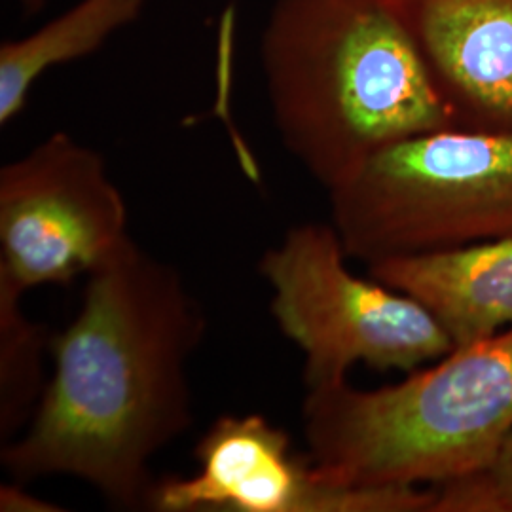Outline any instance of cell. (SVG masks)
<instances>
[{
  "mask_svg": "<svg viewBox=\"0 0 512 512\" xmlns=\"http://www.w3.org/2000/svg\"><path fill=\"white\" fill-rule=\"evenodd\" d=\"M260 67L281 145L327 192L382 148L456 128L397 0H275Z\"/></svg>",
  "mask_w": 512,
  "mask_h": 512,
  "instance_id": "2",
  "label": "cell"
},
{
  "mask_svg": "<svg viewBox=\"0 0 512 512\" xmlns=\"http://www.w3.org/2000/svg\"><path fill=\"white\" fill-rule=\"evenodd\" d=\"M366 270L418 300L456 348L512 327V238L391 258Z\"/></svg>",
  "mask_w": 512,
  "mask_h": 512,
  "instance_id": "9",
  "label": "cell"
},
{
  "mask_svg": "<svg viewBox=\"0 0 512 512\" xmlns=\"http://www.w3.org/2000/svg\"><path fill=\"white\" fill-rule=\"evenodd\" d=\"M348 258L332 224L306 222L258 260L275 325L304 355L306 389L340 384L359 363L408 374L456 348L418 300L353 274Z\"/></svg>",
  "mask_w": 512,
  "mask_h": 512,
  "instance_id": "5",
  "label": "cell"
},
{
  "mask_svg": "<svg viewBox=\"0 0 512 512\" xmlns=\"http://www.w3.org/2000/svg\"><path fill=\"white\" fill-rule=\"evenodd\" d=\"M131 239L105 158L69 133L55 131L0 169V279L21 293L71 285Z\"/></svg>",
  "mask_w": 512,
  "mask_h": 512,
  "instance_id": "6",
  "label": "cell"
},
{
  "mask_svg": "<svg viewBox=\"0 0 512 512\" xmlns=\"http://www.w3.org/2000/svg\"><path fill=\"white\" fill-rule=\"evenodd\" d=\"M25 294L0 279V444L23 433L46 391L52 332L21 308Z\"/></svg>",
  "mask_w": 512,
  "mask_h": 512,
  "instance_id": "11",
  "label": "cell"
},
{
  "mask_svg": "<svg viewBox=\"0 0 512 512\" xmlns=\"http://www.w3.org/2000/svg\"><path fill=\"white\" fill-rule=\"evenodd\" d=\"M19 2H21V8L25 10L27 16L37 14V12H40V10L44 8V4H46V0H19Z\"/></svg>",
  "mask_w": 512,
  "mask_h": 512,
  "instance_id": "14",
  "label": "cell"
},
{
  "mask_svg": "<svg viewBox=\"0 0 512 512\" xmlns=\"http://www.w3.org/2000/svg\"><path fill=\"white\" fill-rule=\"evenodd\" d=\"M207 319L175 264L133 239L86 275L52 334L54 376L23 433L0 446L12 480L71 476L118 509H148L150 463L194 425L188 365Z\"/></svg>",
  "mask_w": 512,
  "mask_h": 512,
  "instance_id": "1",
  "label": "cell"
},
{
  "mask_svg": "<svg viewBox=\"0 0 512 512\" xmlns=\"http://www.w3.org/2000/svg\"><path fill=\"white\" fill-rule=\"evenodd\" d=\"M147 0H80L38 31L0 46V126L29 101L38 78L52 67L99 50L105 40L141 16Z\"/></svg>",
  "mask_w": 512,
  "mask_h": 512,
  "instance_id": "10",
  "label": "cell"
},
{
  "mask_svg": "<svg viewBox=\"0 0 512 512\" xmlns=\"http://www.w3.org/2000/svg\"><path fill=\"white\" fill-rule=\"evenodd\" d=\"M329 202L346 253L366 266L512 238V133L408 137L370 156Z\"/></svg>",
  "mask_w": 512,
  "mask_h": 512,
  "instance_id": "4",
  "label": "cell"
},
{
  "mask_svg": "<svg viewBox=\"0 0 512 512\" xmlns=\"http://www.w3.org/2000/svg\"><path fill=\"white\" fill-rule=\"evenodd\" d=\"M456 128L512 133V0H397Z\"/></svg>",
  "mask_w": 512,
  "mask_h": 512,
  "instance_id": "8",
  "label": "cell"
},
{
  "mask_svg": "<svg viewBox=\"0 0 512 512\" xmlns=\"http://www.w3.org/2000/svg\"><path fill=\"white\" fill-rule=\"evenodd\" d=\"M192 476L156 480L158 512H433V486H351L296 456L285 429L260 414H224L194 450Z\"/></svg>",
  "mask_w": 512,
  "mask_h": 512,
  "instance_id": "7",
  "label": "cell"
},
{
  "mask_svg": "<svg viewBox=\"0 0 512 512\" xmlns=\"http://www.w3.org/2000/svg\"><path fill=\"white\" fill-rule=\"evenodd\" d=\"M308 458L351 486H440L484 469L512 433V327L397 384L308 389Z\"/></svg>",
  "mask_w": 512,
  "mask_h": 512,
  "instance_id": "3",
  "label": "cell"
},
{
  "mask_svg": "<svg viewBox=\"0 0 512 512\" xmlns=\"http://www.w3.org/2000/svg\"><path fill=\"white\" fill-rule=\"evenodd\" d=\"M433 488V512H512V433L484 469Z\"/></svg>",
  "mask_w": 512,
  "mask_h": 512,
  "instance_id": "12",
  "label": "cell"
},
{
  "mask_svg": "<svg viewBox=\"0 0 512 512\" xmlns=\"http://www.w3.org/2000/svg\"><path fill=\"white\" fill-rule=\"evenodd\" d=\"M0 511L2 512H59L65 507H57L52 501L29 494L21 482L0 486Z\"/></svg>",
  "mask_w": 512,
  "mask_h": 512,
  "instance_id": "13",
  "label": "cell"
}]
</instances>
